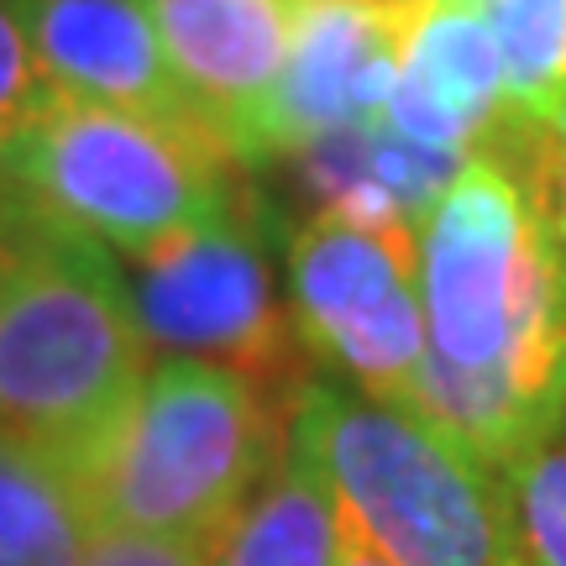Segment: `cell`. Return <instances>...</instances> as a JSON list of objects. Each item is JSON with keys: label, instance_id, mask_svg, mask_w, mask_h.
<instances>
[{"label": "cell", "instance_id": "obj_1", "mask_svg": "<svg viewBox=\"0 0 566 566\" xmlns=\"http://www.w3.org/2000/svg\"><path fill=\"white\" fill-rule=\"evenodd\" d=\"M424 357L405 409L504 472L551 430L566 294L525 174L478 147L420 221Z\"/></svg>", "mask_w": 566, "mask_h": 566}, {"label": "cell", "instance_id": "obj_2", "mask_svg": "<svg viewBox=\"0 0 566 566\" xmlns=\"http://www.w3.org/2000/svg\"><path fill=\"white\" fill-rule=\"evenodd\" d=\"M147 363L122 258L0 184V436L69 467Z\"/></svg>", "mask_w": 566, "mask_h": 566}, {"label": "cell", "instance_id": "obj_3", "mask_svg": "<svg viewBox=\"0 0 566 566\" xmlns=\"http://www.w3.org/2000/svg\"><path fill=\"white\" fill-rule=\"evenodd\" d=\"M289 420V399L231 367L158 357L69 472L95 530L226 535L279 467Z\"/></svg>", "mask_w": 566, "mask_h": 566}, {"label": "cell", "instance_id": "obj_4", "mask_svg": "<svg viewBox=\"0 0 566 566\" xmlns=\"http://www.w3.org/2000/svg\"><path fill=\"white\" fill-rule=\"evenodd\" d=\"M294 424L336 493V514L394 566H514L499 472L357 388L310 378Z\"/></svg>", "mask_w": 566, "mask_h": 566}, {"label": "cell", "instance_id": "obj_5", "mask_svg": "<svg viewBox=\"0 0 566 566\" xmlns=\"http://www.w3.org/2000/svg\"><path fill=\"white\" fill-rule=\"evenodd\" d=\"M0 184L126 263L226 216L247 168L200 137L59 95L0 158Z\"/></svg>", "mask_w": 566, "mask_h": 566}, {"label": "cell", "instance_id": "obj_6", "mask_svg": "<svg viewBox=\"0 0 566 566\" xmlns=\"http://www.w3.org/2000/svg\"><path fill=\"white\" fill-rule=\"evenodd\" d=\"M273 252L279 216L247 179L226 216L142 258H126V294L147 352L231 367L300 405L315 363L304 352L294 304L279 294Z\"/></svg>", "mask_w": 566, "mask_h": 566}, {"label": "cell", "instance_id": "obj_7", "mask_svg": "<svg viewBox=\"0 0 566 566\" xmlns=\"http://www.w3.org/2000/svg\"><path fill=\"white\" fill-rule=\"evenodd\" d=\"M289 304L315 373L405 409L424 357L420 231L409 221H352L315 210L289 237Z\"/></svg>", "mask_w": 566, "mask_h": 566}, {"label": "cell", "instance_id": "obj_8", "mask_svg": "<svg viewBox=\"0 0 566 566\" xmlns=\"http://www.w3.org/2000/svg\"><path fill=\"white\" fill-rule=\"evenodd\" d=\"M168 69L210 142L247 174L273 163V95L294 53L300 0H147Z\"/></svg>", "mask_w": 566, "mask_h": 566}, {"label": "cell", "instance_id": "obj_9", "mask_svg": "<svg viewBox=\"0 0 566 566\" xmlns=\"http://www.w3.org/2000/svg\"><path fill=\"white\" fill-rule=\"evenodd\" d=\"M424 6L394 0H300L294 53L273 95V163L336 126L384 122L399 53Z\"/></svg>", "mask_w": 566, "mask_h": 566}, {"label": "cell", "instance_id": "obj_10", "mask_svg": "<svg viewBox=\"0 0 566 566\" xmlns=\"http://www.w3.org/2000/svg\"><path fill=\"white\" fill-rule=\"evenodd\" d=\"M17 11L42 74L63 101L126 111L210 142L168 69L147 0H17Z\"/></svg>", "mask_w": 566, "mask_h": 566}, {"label": "cell", "instance_id": "obj_11", "mask_svg": "<svg viewBox=\"0 0 566 566\" xmlns=\"http://www.w3.org/2000/svg\"><path fill=\"white\" fill-rule=\"evenodd\" d=\"M499 101H504V69L483 6L430 0L405 38L384 126L420 147L478 153V142L499 116Z\"/></svg>", "mask_w": 566, "mask_h": 566}, {"label": "cell", "instance_id": "obj_12", "mask_svg": "<svg viewBox=\"0 0 566 566\" xmlns=\"http://www.w3.org/2000/svg\"><path fill=\"white\" fill-rule=\"evenodd\" d=\"M342 525L336 493L325 483L304 430L289 420V446L263 488L231 520L216 566H336Z\"/></svg>", "mask_w": 566, "mask_h": 566}, {"label": "cell", "instance_id": "obj_13", "mask_svg": "<svg viewBox=\"0 0 566 566\" xmlns=\"http://www.w3.org/2000/svg\"><path fill=\"white\" fill-rule=\"evenodd\" d=\"M95 535L74 472L0 436V566H84Z\"/></svg>", "mask_w": 566, "mask_h": 566}, {"label": "cell", "instance_id": "obj_14", "mask_svg": "<svg viewBox=\"0 0 566 566\" xmlns=\"http://www.w3.org/2000/svg\"><path fill=\"white\" fill-rule=\"evenodd\" d=\"M483 21L504 69L493 122L551 132L566 116V0H483Z\"/></svg>", "mask_w": 566, "mask_h": 566}, {"label": "cell", "instance_id": "obj_15", "mask_svg": "<svg viewBox=\"0 0 566 566\" xmlns=\"http://www.w3.org/2000/svg\"><path fill=\"white\" fill-rule=\"evenodd\" d=\"M514 566H566V436L546 430L499 472Z\"/></svg>", "mask_w": 566, "mask_h": 566}, {"label": "cell", "instance_id": "obj_16", "mask_svg": "<svg viewBox=\"0 0 566 566\" xmlns=\"http://www.w3.org/2000/svg\"><path fill=\"white\" fill-rule=\"evenodd\" d=\"M478 147H493L504 153L530 184V205H535V221L546 231V247L556 258V273H562V294H566V116L551 132H535V126H504L493 122L488 137Z\"/></svg>", "mask_w": 566, "mask_h": 566}, {"label": "cell", "instance_id": "obj_17", "mask_svg": "<svg viewBox=\"0 0 566 566\" xmlns=\"http://www.w3.org/2000/svg\"><path fill=\"white\" fill-rule=\"evenodd\" d=\"M53 101H59V90L48 84L38 53H32L17 0H0V158L42 122V111Z\"/></svg>", "mask_w": 566, "mask_h": 566}, {"label": "cell", "instance_id": "obj_18", "mask_svg": "<svg viewBox=\"0 0 566 566\" xmlns=\"http://www.w3.org/2000/svg\"><path fill=\"white\" fill-rule=\"evenodd\" d=\"M226 535H132L101 530L84 566H216Z\"/></svg>", "mask_w": 566, "mask_h": 566}, {"label": "cell", "instance_id": "obj_19", "mask_svg": "<svg viewBox=\"0 0 566 566\" xmlns=\"http://www.w3.org/2000/svg\"><path fill=\"white\" fill-rule=\"evenodd\" d=\"M336 525H342V546H336V566H394L388 556H378V551L367 546V541H363V535H357L352 525H346L342 514H336Z\"/></svg>", "mask_w": 566, "mask_h": 566}, {"label": "cell", "instance_id": "obj_20", "mask_svg": "<svg viewBox=\"0 0 566 566\" xmlns=\"http://www.w3.org/2000/svg\"><path fill=\"white\" fill-rule=\"evenodd\" d=\"M551 430L566 436V367H562V384H556V409H551Z\"/></svg>", "mask_w": 566, "mask_h": 566}, {"label": "cell", "instance_id": "obj_21", "mask_svg": "<svg viewBox=\"0 0 566 566\" xmlns=\"http://www.w3.org/2000/svg\"><path fill=\"white\" fill-rule=\"evenodd\" d=\"M457 6H483V0H457Z\"/></svg>", "mask_w": 566, "mask_h": 566}]
</instances>
